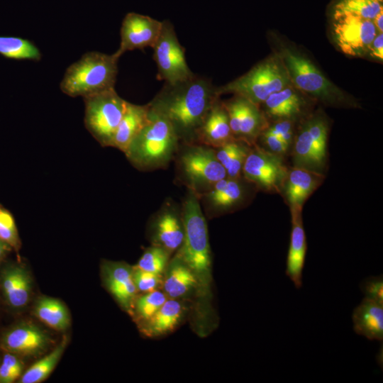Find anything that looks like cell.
I'll return each instance as SVG.
<instances>
[{
  "label": "cell",
  "instance_id": "cell-10",
  "mask_svg": "<svg viewBox=\"0 0 383 383\" xmlns=\"http://www.w3.org/2000/svg\"><path fill=\"white\" fill-rule=\"evenodd\" d=\"M378 33L372 21L353 16L333 18L332 35L338 48L345 55L362 57Z\"/></svg>",
  "mask_w": 383,
  "mask_h": 383
},
{
  "label": "cell",
  "instance_id": "cell-18",
  "mask_svg": "<svg viewBox=\"0 0 383 383\" xmlns=\"http://www.w3.org/2000/svg\"><path fill=\"white\" fill-rule=\"evenodd\" d=\"M323 179L322 174L294 167L288 172L284 184L289 209H302L305 201L322 184Z\"/></svg>",
  "mask_w": 383,
  "mask_h": 383
},
{
  "label": "cell",
  "instance_id": "cell-25",
  "mask_svg": "<svg viewBox=\"0 0 383 383\" xmlns=\"http://www.w3.org/2000/svg\"><path fill=\"white\" fill-rule=\"evenodd\" d=\"M184 239V227L182 218L172 211L162 213L155 223V240L169 252L178 250Z\"/></svg>",
  "mask_w": 383,
  "mask_h": 383
},
{
  "label": "cell",
  "instance_id": "cell-3",
  "mask_svg": "<svg viewBox=\"0 0 383 383\" xmlns=\"http://www.w3.org/2000/svg\"><path fill=\"white\" fill-rule=\"evenodd\" d=\"M182 220L184 239L177 255L192 269L199 285L208 287L211 278L208 229L197 194L193 189L189 190L184 202Z\"/></svg>",
  "mask_w": 383,
  "mask_h": 383
},
{
  "label": "cell",
  "instance_id": "cell-30",
  "mask_svg": "<svg viewBox=\"0 0 383 383\" xmlns=\"http://www.w3.org/2000/svg\"><path fill=\"white\" fill-rule=\"evenodd\" d=\"M67 343L64 336L61 342L48 354L33 364L22 375L21 383H40L52 373L60 360Z\"/></svg>",
  "mask_w": 383,
  "mask_h": 383
},
{
  "label": "cell",
  "instance_id": "cell-7",
  "mask_svg": "<svg viewBox=\"0 0 383 383\" xmlns=\"http://www.w3.org/2000/svg\"><path fill=\"white\" fill-rule=\"evenodd\" d=\"M84 124L88 131L104 147H112L117 127L127 102L114 89L83 98Z\"/></svg>",
  "mask_w": 383,
  "mask_h": 383
},
{
  "label": "cell",
  "instance_id": "cell-35",
  "mask_svg": "<svg viewBox=\"0 0 383 383\" xmlns=\"http://www.w3.org/2000/svg\"><path fill=\"white\" fill-rule=\"evenodd\" d=\"M0 239L18 251L21 240L13 215L0 206Z\"/></svg>",
  "mask_w": 383,
  "mask_h": 383
},
{
  "label": "cell",
  "instance_id": "cell-28",
  "mask_svg": "<svg viewBox=\"0 0 383 383\" xmlns=\"http://www.w3.org/2000/svg\"><path fill=\"white\" fill-rule=\"evenodd\" d=\"M267 126V119L259 106L242 98L239 140L253 145Z\"/></svg>",
  "mask_w": 383,
  "mask_h": 383
},
{
  "label": "cell",
  "instance_id": "cell-31",
  "mask_svg": "<svg viewBox=\"0 0 383 383\" xmlns=\"http://www.w3.org/2000/svg\"><path fill=\"white\" fill-rule=\"evenodd\" d=\"M383 11V0H338L332 9V18L353 16L372 21Z\"/></svg>",
  "mask_w": 383,
  "mask_h": 383
},
{
  "label": "cell",
  "instance_id": "cell-34",
  "mask_svg": "<svg viewBox=\"0 0 383 383\" xmlns=\"http://www.w3.org/2000/svg\"><path fill=\"white\" fill-rule=\"evenodd\" d=\"M167 299L164 292L157 289L143 293L135 299L133 313L145 323L154 315Z\"/></svg>",
  "mask_w": 383,
  "mask_h": 383
},
{
  "label": "cell",
  "instance_id": "cell-13",
  "mask_svg": "<svg viewBox=\"0 0 383 383\" xmlns=\"http://www.w3.org/2000/svg\"><path fill=\"white\" fill-rule=\"evenodd\" d=\"M101 277L106 289L125 311L133 313L138 296L133 279V267L123 262L103 261Z\"/></svg>",
  "mask_w": 383,
  "mask_h": 383
},
{
  "label": "cell",
  "instance_id": "cell-8",
  "mask_svg": "<svg viewBox=\"0 0 383 383\" xmlns=\"http://www.w3.org/2000/svg\"><path fill=\"white\" fill-rule=\"evenodd\" d=\"M152 48L158 80L174 83L194 74L187 65L184 48L179 42L174 27L170 21H162L160 33Z\"/></svg>",
  "mask_w": 383,
  "mask_h": 383
},
{
  "label": "cell",
  "instance_id": "cell-39",
  "mask_svg": "<svg viewBox=\"0 0 383 383\" xmlns=\"http://www.w3.org/2000/svg\"><path fill=\"white\" fill-rule=\"evenodd\" d=\"M0 365L16 374L18 378L22 375L23 364L16 355L11 353H6Z\"/></svg>",
  "mask_w": 383,
  "mask_h": 383
},
{
  "label": "cell",
  "instance_id": "cell-26",
  "mask_svg": "<svg viewBox=\"0 0 383 383\" xmlns=\"http://www.w3.org/2000/svg\"><path fill=\"white\" fill-rule=\"evenodd\" d=\"M245 194V190L239 179L226 177L212 185L206 198L214 209L226 211L241 203Z\"/></svg>",
  "mask_w": 383,
  "mask_h": 383
},
{
  "label": "cell",
  "instance_id": "cell-5",
  "mask_svg": "<svg viewBox=\"0 0 383 383\" xmlns=\"http://www.w3.org/2000/svg\"><path fill=\"white\" fill-rule=\"evenodd\" d=\"M278 55L284 64L291 83L298 90L328 106L357 107L353 99L300 52L282 47Z\"/></svg>",
  "mask_w": 383,
  "mask_h": 383
},
{
  "label": "cell",
  "instance_id": "cell-23",
  "mask_svg": "<svg viewBox=\"0 0 383 383\" xmlns=\"http://www.w3.org/2000/svg\"><path fill=\"white\" fill-rule=\"evenodd\" d=\"M184 306L179 299H167L154 315L144 323L143 332L149 337H157L170 332L180 323Z\"/></svg>",
  "mask_w": 383,
  "mask_h": 383
},
{
  "label": "cell",
  "instance_id": "cell-40",
  "mask_svg": "<svg viewBox=\"0 0 383 383\" xmlns=\"http://www.w3.org/2000/svg\"><path fill=\"white\" fill-rule=\"evenodd\" d=\"M265 131L280 138L286 133L293 132V121L289 119L277 120L272 126H267Z\"/></svg>",
  "mask_w": 383,
  "mask_h": 383
},
{
  "label": "cell",
  "instance_id": "cell-33",
  "mask_svg": "<svg viewBox=\"0 0 383 383\" xmlns=\"http://www.w3.org/2000/svg\"><path fill=\"white\" fill-rule=\"evenodd\" d=\"M169 257L167 250L154 245L146 249L135 267L163 276L170 262Z\"/></svg>",
  "mask_w": 383,
  "mask_h": 383
},
{
  "label": "cell",
  "instance_id": "cell-24",
  "mask_svg": "<svg viewBox=\"0 0 383 383\" xmlns=\"http://www.w3.org/2000/svg\"><path fill=\"white\" fill-rule=\"evenodd\" d=\"M294 167L303 168L323 174L326 165L318 158L311 133L304 121L294 138L292 149Z\"/></svg>",
  "mask_w": 383,
  "mask_h": 383
},
{
  "label": "cell",
  "instance_id": "cell-29",
  "mask_svg": "<svg viewBox=\"0 0 383 383\" xmlns=\"http://www.w3.org/2000/svg\"><path fill=\"white\" fill-rule=\"evenodd\" d=\"M247 145L243 141L233 140L218 148L215 152L218 160L226 170L228 178L240 179L250 150Z\"/></svg>",
  "mask_w": 383,
  "mask_h": 383
},
{
  "label": "cell",
  "instance_id": "cell-9",
  "mask_svg": "<svg viewBox=\"0 0 383 383\" xmlns=\"http://www.w3.org/2000/svg\"><path fill=\"white\" fill-rule=\"evenodd\" d=\"M245 160L242 174L249 182L268 192H280L288 174L282 157L253 145Z\"/></svg>",
  "mask_w": 383,
  "mask_h": 383
},
{
  "label": "cell",
  "instance_id": "cell-1",
  "mask_svg": "<svg viewBox=\"0 0 383 383\" xmlns=\"http://www.w3.org/2000/svg\"><path fill=\"white\" fill-rule=\"evenodd\" d=\"M206 77L194 74L174 83H165L148 104L172 125L179 139L192 141L209 111L220 98Z\"/></svg>",
  "mask_w": 383,
  "mask_h": 383
},
{
  "label": "cell",
  "instance_id": "cell-20",
  "mask_svg": "<svg viewBox=\"0 0 383 383\" xmlns=\"http://www.w3.org/2000/svg\"><path fill=\"white\" fill-rule=\"evenodd\" d=\"M354 331L370 340H383V305L364 298L352 314Z\"/></svg>",
  "mask_w": 383,
  "mask_h": 383
},
{
  "label": "cell",
  "instance_id": "cell-41",
  "mask_svg": "<svg viewBox=\"0 0 383 383\" xmlns=\"http://www.w3.org/2000/svg\"><path fill=\"white\" fill-rule=\"evenodd\" d=\"M371 57L379 60L383 59V35L378 33L372 42L368 53Z\"/></svg>",
  "mask_w": 383,
  "mask_h": 383
},
{
  "label": "cell",
  "instance_id": "cell-22",
  "mask_svg": "<svg viewBox=\"0 0 383 383\" xmlns=\"http://www.w3.org/2000/svg\"><path fill=\"white\" fill-rule=\"evenodd\" d=\"M149 105L127 102L123 117L116 131L112 147L126 152L131 142L148 121Z\"/></svg>",
  "mask_w": 383,
  "mask_h": 383
},
{
  "label": "cell",
  "instance_id": "cell-27",
  "mask_svg": "<svg viewBox=\"0 0 383 383\" xmlns=\"http://www.w3.org/2000/svg\"><path fill=\"white\" fill-rule=\"evenodd\" d=\"M33 313L42 323L55 331H65L70 323L67 308L55 298L40 297L34 305Z\"/></svg>",
  "mask_w": 383,
  "mask_h": 383
},
{
  "label": "cell",
  "instance_id": "cell-37",
  "mask_svg": "<svg viewBox=\"0 0 383 383\" xmlns=\"http://www.w3.org/2000/svg\"><path fill=\"white\" fill-rule=\"evenodd\" d=\"M360 288L365 295L364 298L383 305V277L382 275L372 276L362 279Z\"/></svg>",
  "mask_w": 383,
  "mask_h": 383
},
{
  "label": "cell",
  "instance_id": "cell-19",
  "mask_svg": "<svg viewBox=\"0 0 383 383\" xmlns=\"http://www.w3.org/2000/svg\"><path fill=\"white\" fill-rule=\"evenodd\" d=\"M162 284L167 298L174 299L186 297L199 285L194 272L177 255L169 262Z\"/></svg>",
  "mask_w": 383,
  "mask_h": 383
},
{
  "label": "cell",
  "instance_id": "cell-42",
  "mask_svg": "<svg viewBox=\"0 0 383 383\" xmlns=\"http://www.w3.org/2000/svg\"><path fill=\"white\" fill-rule=\"evenodd\" d=\"M11 250L12 248L10 245L0 239V262Z\"/></svg>",
  "mask_w": 383,
  "mask_h": 383
},
{
  "label": "cell",
  "instance_id": "cell-16",
  "mask_svg": "<svg viewBox=\"0 0 383 383\" xmlns=\"http://www.w3.org/2000/svg\"><path fill=\"white\" fill-rule=\"evenodd\" d=\"M196 139L208 147L216 148L237 140L232 133L227 111L220 98L214 102L204 118Z\"/></svg>",
  "mask_w": 383,
  "mask_h": 383
},
{
  "label": "cell",
  "instance_id": "cell-15",
  "mask_svg": "<svg viewBox=\"0 0 383 383\" xmlns=\"http://www.w3.org/2000/svg\"><path fill=\"white\" fill-rule=\"evenodd\" d=\"M302 209H291L292 230L286 262V274L296 289L302 287L303 270L307 243L303 225Z\"/></svg>",
  "mask_w": 383,
  "mask_h": 383
},
{
  "label": "cell",
  "instance_id": "cell-36",
  "mask_svg": "<svg viewBox=\"0 0 383 383\" xmlns=\"http://www.w3.org/2000/svg\"><path fill=\"white\" fill-rule=\"evenodd\" d=\"M163 276L133 267V279L138 292L146 293L157 289Z\"/></svg>",
  "mask_w": 383,
  "mask_h": 383
},
{
  "label": "cell",
  "instance_id": "cell-2",
  "mask_svg": "<svg viewBox=\"0 0 383 383\" xmlns=\"http://www.w3.org/2000/svg\"><path fill=\"white\" fill-rule=\"evenodd\" d=\"M119 58L115 53L86 52L67 68L60 84L61 91L84 98L114 89Z\"/></svg>",
  "mask_w": 383,
  "mask_h": 383
},
{
  "label": "cell",
  "instance_id": "cell-4",
  "mask_svg": "<svg viewBox=\"0 0 383 383\" xmlns=\"http://www.w3.org/2000/svg\"><path fill=\"white\" fill-rule=\"evenodd\" d=\"M179 140L170 123L149 106L148 121L132 140L125 155L139 169L162 167L172 157Z\"/></svg>",
  "mask_w": 383,
  "mask_h": 383
},
{
  "label": "cell",
  "instance_id": "cell-12",
  "mask_svg": "<svg viewBox=\"0 0 383 383\" xmlns=\"http://www.w3.org/2000/svg\"><path fill=\"white\" fill-rule=\"evenodd\" d=\"M162 21L135 12L128 13L123 19L118 49L114 53L121 57L127 51L152 48L161 31Z\"/></svg>",
  "mask_w": 383,
  "mask_h": 383
},
{
  "label": "cell",
  "instance_id": "cell-11",
  "mask_svg": "<svg viewBox=\"0 0 383 383\" xmlns=\"http://www.w3.org/2000/svg\"><path fill=\"white\" fill-rule=\"evenodd\" d=\"M181 167L193 187L209 186L226 178V170L218 160L212 148L192 146L181 157Z\"/></svg>",
  "mask_w": 383,
  "mask_h": 383
},
{
  "label": "cell",
  "instance_id": "cell-32",
  "mask_svg": "<svg viewBox=\"0 0 383 383\" xmlns=\"http://www.w3.org/2000/svg\"><path fill=\"white\" fill-rule=\"evenodd\" d=\"M0 55L16 60L38 61L41 53L31 41L13 36H0Z\"/></svg>",
  "mask_w": 383,
  "mask_h": 383
},
{
  "label": "cell",
  "instance_id": "cell-43",
  "mask_svg": "<svg viewBox=\"0 0 383 383\" xmlns=\"http://www.w3.org/2000/svg\"><path fill=\"white\" fill-rule=\"evenodd\" d=\"M383 11H381L373 20V23L377 30L378 33H382L383 30Z\"/></svg>",
  "mask_w": 383,
  "mask_h": 383
},
{
  "label": "cell",
  "instance_id": "cell-14",
  "mask_svg": "<svg viewBox=\"0 0 383 383\" xmlns=\"http://www.w3.org/2000/svg\"><path fill=\"white\" fill-rule=\"evenodd\" d=\"M51 343L49 335L38 326L21 323L7 331L1 339V346L18 356H34L45 351Z\"/></svg>",
  "mask_w": 383,
  "mask_h": 383
},
{
  "label": "cell",
  "instance_id": "cell-17",
  "mask_svg": "<svg viewBox=\"0 0 383 383\" xmlns=\"http://www.w3.org/2000/svg\"><path fill=\"white\" fill-rule=\"evenodd\" d=\"M32 279L25 267L6 266L0 275V287L7 304L13 309L28 305L32 294Z\"/></svg>",
  "mask_w": 383,
  "mask_h": 383
},
{
  "label": "cell",
  "instance_id": "cell-6",
  "mask_svg": "<svg viewBox=\"0 0 383 383\" xmlns=\"http://www.w3.org/2000/svg\"><path fill=\"white\" fill-rule=\"evenodd\" d=\"M291 83L284 64L278 54L260 62L235 79L216 87L218 96L234 94L251 103L262 104L267 97Z\"/></svg>",
  "mask_w": 383,
  "mask_h": 383
},
{
  "label": "cell",
  "instance_id": "cell-21",
  "mask_svg": "<svg viewBox=\"0 0 383 383\" xmlns=\"http://www.w3.org/2000/svg\"><path fill=\"white\" fill-rule=\"evenodd\" d=\"M262 104L270 117L276 120L294 121L304 111L306 101L294 86L290 84L270 94Z\"/></svg>",
  "mask_w": 383,
  "mask_h": 383
},
{
  "label": "cell",
  "instance_id": "cell-38",
  "mask_svg": "<svg viewBox=\"0 0 383 383\" xmlns=\"http://www.w3.org/2000/svg\"><path fill=\"white\" fill-rule=\"evenodd\" d=\"M259 137L261 138L263 145L265 146L263 148L272 153L282 157L288 151L289 147L287 144L277 136L266 131H264Z\"/></svg>",
  "mask_w": 383,
  "mask_h": 383
}]
</instances>
